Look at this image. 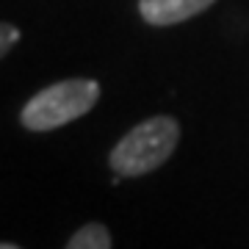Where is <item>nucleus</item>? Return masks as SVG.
<instances>
[{"label":"nucleus","mask_w":249,"mask_h":249,"mask_svg":"<svg viewBox=\"0 0 249 249\" xmlns=\"http://www.w3.org/2000/svg\"><path fill=\"white\" fill-rule=\"evenodd\" d=\"M180 142V122L175 116H152L136 124L130 133L111 150V166L122 178H142L166 163Z\"/></svg>","instance_id":"f257e3e1"},{"label":"nucleus","mask_w":249,"mask_h":249,"mask_svg":"<svg viewBox=\"0 0 249 249\" xmlns=\"http://www.w3.org/2000/svg\"><path fill=\"white\" fill-rule=\"evenodd\" d=\"M100 100V83L86 78H72L61 80L42 89L39 94L25 103L19 122L25 124L34 133H45V130H55L70 124L72 119H80L83 114H89Z\"/></svg>","instance_id":"f03ea898"},{"label":"nucleus","mask_w":249,"mask_h":249,"mask_svg":"<svg viewBox=\"0 0 249 249\" xmlns=\"http://www.w3.org/2000/svg\"><path fill=\"white\" fill-rule=\"evenodd\" d=\"M216 0H139V14L150 25L166 28V25H178V22H186V19L202 14Z\"/></svg>","instance_id":"7ed1b4c3"},{"label":"nucleus","mask_w":249,"mask_h":249,"mask_svg":"<svg viewBox=\"0 0 249 249\" xmlns=\"http://www.w3.org/2000/svg\"><path fill=\"white\" fill-rule=\"evenodd\" d=\"M67 249H111V232H108L106 224H100V222L83 224L70 238Z\"/></svg>","instance_id":"20e7f679"},{"label":"nucleus","mask_w":249,"mask_h":249,"mask_svg":"<svg viewBox=\"0 0 249 249\" xmlns=\"http://www.w3.org/2000/svg\"><path fill=\"white\" fill-rule=\"evenodd\" d=\"M19 42V31L11 22H0V58Z\"/></svg>","instance_id":"39448f33"},{"label":"nucleus","mask_w":249,"mask_h":249,"mask_svg":"<svg viewBox=\"0 0 249 249\" xmlns=\"http://www.w3.org/2000/svg\"><path fill=\"white\" fill-rule=\"evenodd\" d=\"M0 249H19V247H14V244H0Z\"/></svg>","instance_id":"423d86ee"}]
</instances>
